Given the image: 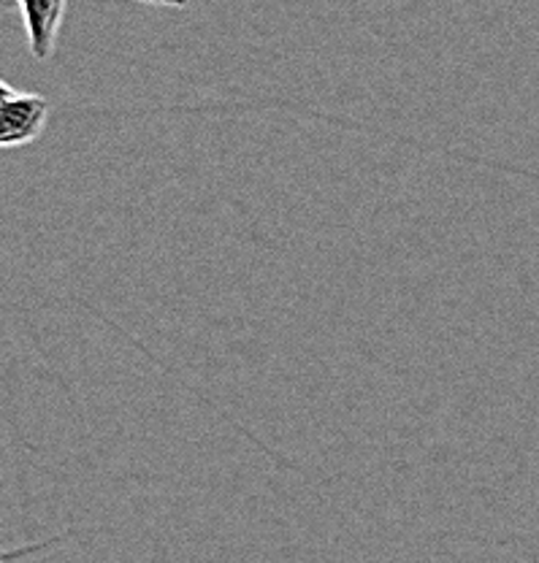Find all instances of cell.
I'll return each instance as SVG.
<instances>
[{
    "instance_id": "obj_6",
    "label": "cell",
    "mask_w": 539,
    "mask_h": 563,
    "mask_svg": "<svg viewBox=\"0 0 539 563\" xmlns=\"http://www.w3.org/2000/svg\"><path fill=\"white\" fill-rule=\"evenodd\" d=\"M0 5H16V0H0Z\"/></svg>"
},
{
    "instance_id": "obj_3",
    "label": "cell",
    "mask_w": 539,
    "mask_h": 563,
    "mask_svg": "<svg viewBox=\"0 0 539 563\" xmlns=\"http://www.w3.org/2000/svg\"><path fill=\"white\" fill-rule=\"evenodd\" d=\"M136 3H146V5H168V9H185L190 0H136Z\"/></svg>"
},
{
    "instance_id": "obj_2",
    "label": "cell",
    "mask_w": 539,
    "mask_h": 563,
    "mask_svg": "<svg viewBox=\"0 0 539 563\" xmlns=\"http://www.w3.org/2000/svg\"><path fill=\"white\" fill-rule=\"evenodd\" d=\"M66 5L68 0H16L22 25H25L28 49L38 63L50 60L55 52L57 33L66 20Z\"/></svg>"
},
{
    "instance_id": "obj_4",
    "label": "cell",
    "mask_w": 539,
    "mask_h": 563,
    "mask_svg": "<svg viewBox=\"0 0 539 563\" xmlns=\"http://www.w3.org/2000/svg\"><path fill=\"white\" fill-rule=\"evenodd\" d=\"M44 550V544H38V548H28V550H16V553L11 555H0V563H11L14 559H22V555H33V553H41Z\"/></svg>"
},
{
    "instance_id": "obj_5",
    "label": "cell",
    "mask_w": 539,
    "mask_h": 563,
    "mask_svg": "<svg viewBox=\"0 0 539 563\" xmlns=\"http://www.w3.org/2000/svg\"><path fill=\"white\" fill-rule=\"evenodd\" d=\"M11 92H14V87H9V85H6V81H3V79H0V103H3V101H6V98H9V96H11Z\"/></svg>"
},
{
    "instance_id": "obj_1",
    "label": "cell",
    "mask_w": 539,
    "mask_h": 563,
    "mask_svg": "<svg viewBox=\"0 0 539 563\" xmlns=\"http://www.w3.org/2000/svg\"><path fill=\"white\" fill-rule=\"evenodd\" d=\"M50 101L38 92H11L0 103V150H16L44 133Z\"/></svg>"
}]
</instances>
